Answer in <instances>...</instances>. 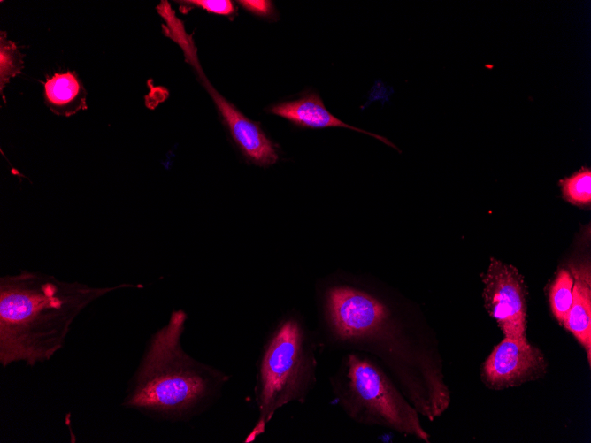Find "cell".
Listing matches in <instances>:
<instances>
[{
	"instance_id": "obj_1",
	"label": "cell",
	"mask_w": 591,
	"mask_h": 443,
	"mask_svg": "<svg viewBox=\"0 0 591 443\" xmlns=\"http://www.w3.org/2000/svg\"><path fill=\"white\" fill-rule=\"evenodd\" d=\"M120 284L96 287L54 276L22 271L0 278V363L27 366L49 361L65 343L77 316Z\"/></svg>"
},
{
	"instance_id": "obj_2",
	"label": "cell",
	"mask_w": 591,
	"mask_h": 443,
	"mask_svg": "<svg viewBox=\"0 0 591 443\" xmlns=\"http://www.w3.org/2000/svg\"><path fill=\"white\" fill-rule=\"evenodd\" d=\"M187 314L173 310L166 325L149 339L121 405L154 420L185 422L221 397L230 376L183 349Z\"/></svg>"
},
{
	"instance_id": "obj_3",
	"label": "cell",
	"mask_w": 591,
	"mask_h": 443,
	"mask_svg": "<svg viewBox=\"0 0 591 443\" xmlns=\"http://www.w3.org/2000/svg\"><path fill=\"white\" fill-rule=\"evenodd\" d=\"M315 348L313 336L296 317L281 320L266 336L257 362L254 386L258 416L245 443L265 432L279 409L305 401L316 383Z\"/></svg>"
},
{
	"instance_id": "obj_4",
	"label": "cell",
	"mask_w": 591,
	"mask_h": 443,
	"mask_svg": "<svg viewBox=\"0 0 591 443\" xmlns=\"http://www.w3.org/2000/svg\"><path fill=\"white\" fill-rule=\"evenodd\" d=\"M330 380L337 401L354 420L389 427L428 442L417 410L370 358L349 354Z\"/></svg>"
},
{
	"instance_id": "obj_5",
	"label": "cell",
	"mask_w": 591,
	"mask_h": 443,
	"mask_svg": "<svg viewBox=\"0 0 591 443\" xmlns=\"http://www.w3.org/2000/svg\"><path fill=\"white\" fill-rule=\"evenodd\" d=\"M485 308L503 335L526 340V286L517 268L495 258L482 278Z\"/></svg>"
},
{
	"instance_id": "obj_6",
	"label": "cell",
	"mask_w": 591,
	"mask_h": 443,
	"mask_svg": "<svg viewBox=\"0 0 591 443\" xmlns=\"http://www.w3.org/2000/svg\"><path fill=\"white\" fill-rule=\"evenodd\" d=\"M543 353L527 339L504 337L481 367V378L491 389L518 386L541 378L547 370Z\"/></svg>"
},
{
	"instance_id": "obj_7",
	"label": "cell",
	"mask_w": 591,
	"mask_h": 443,
	"mask_svg": "<svg viewBox=\"0 0 591 443\" xmlns=\"http://www.w3.org/2000/svg\"><path fill=\"white\" fill-rule=\"evenodd\" d=\"M206 89L217 105L232 137L243 154L254 164L269 166L279 158L272 142L256 122L249 120L219 94L201 74Z\"/></svg>"
},
{
	"instance_id": "obj_8",
	"label": "cell",
	"mask_w": 591,
	"mask_h": 443,
	"mask_svg": "<svg viewBox=\"0 0 591 443\" xmlns=\"http://www.w3.org/2000/svg\"><path fill=\"white\" fill-rule=\"evenodd\" d=\"M269 111L303 127H347L369 134L386 144L391 145L382 136L349 126L337 118L327 111L320 97L314 93L307 94L294 101L277 103L271 107Z\"/></svg>"
},
{
	"instance_id": "obj_9",
	"label": "cell",
	"mask_w": 591,
	"mask_h": 443,
	"mask_svg": "<svg viewBox=\"0 0 591 443\" xmlns=\"http://www.w3.org/2000/svg\"><path fill=\"white\" fill-rule=\"evenodd\" d=\"M573 277L572 302L564 326L570 331L591 355V272L589 264L571 267Z\"/></svg>"
},
{
	"instance_id": "obj_10",
	"label": "cell",
	"mask_w": 591,
	"mask_h": 443,
	"mask_svg": "<svg viewBox=\"0 0 591 443\" xmlns=\"http://www.w3.org/2000/svg\"><path fill=\"white\" fill-rule=\"evenodd\" d=\"M45 97L57 114L69 116L85 107V91L75 74L55 73L44 84Z\"/></svg>"
},
{
	"instance_id": "obj_11",
	"label": "cell",
	"mask_w": 591,
	"mask_h": 443,
	"mask_svg": "<svg viewBox=\"0 0 591 443\" xmlns=\"http://www.w3.org/2000/svg\"><path fill=\"white\" fill-rule=\"evenodd\" d=\"M573 277L567 269L559 270L549 291L551 310L559 323L564 325L572 302Z\"/></svg>"
},
{
	"instance_id": "obj_12",
	"label": "cell",
	"mask_w": 591,
	"mask_h": 443,
	"mask_svg": "<svg viewBox=\"0 0 591 443\" xmlns=\"http://www.w3.org/2000/svg\"><path fill=\"white\" fill-rule=\"evenodd\" d=\"M564 197L572 203L587 205L591 202V171L583 168L561 181Z\"/></svg>"
},
{
	"instance_id": "obj_13",
	"label": "cell",
	"mask_w": 591,
	"mask_h": 443,
	"mask_svg": "<svg viewBox=\"0 0 591 443\" xmlns=\"http://www.w3.org/2000/svg\"><path fill=\"white\" fill-rule=\"evenodd\" d=\"M183 3L199 6L216 14L230 15L234 11V5L229 0H191Z\"/></svg>"
},
{
	"instance_id": "obj_14",
	"label": "cell",
	"mask_w": 591,
	"mask_h": 443,
	"mask_svg": "<svg viewBox=\"0 0 591 443\" xmlns=\"http://www.w3.org/2000/svg\"><path fill=\"white\" fill-rule=\"evenodd\" d=\"M243 8H245L247 11H251L252 13L258 15V16H269L272 13V4L271 1H265V0H246V1H239L238 2Z\"/></svg>"
}]
</instances>
